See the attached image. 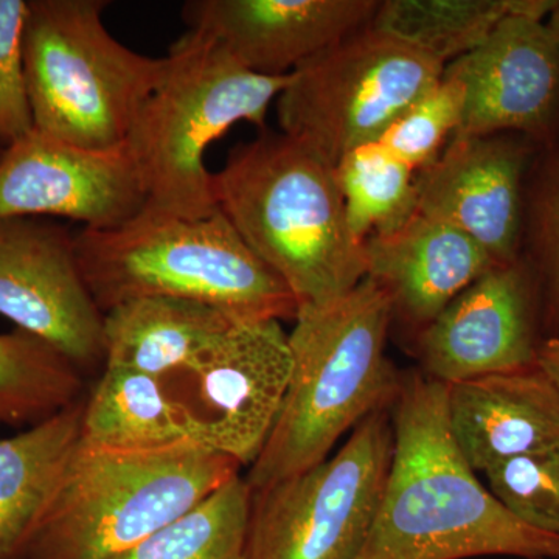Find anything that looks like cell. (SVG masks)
Returning <instances> with one entry per match:
<instances>
[{
    "label": "cell",
    "mask_w": 559,
    "mask_h": 559,
    "mask_svg": "<svg viewBox=\"0 0 559 559\" xmlns=\"http://www.w3.org/2000/svg\"><path fill=\"white\" fill-rule=\"evenodd\" d=\"M448 385L401 373L393 451L358 559H559V536L528 527L477 479L452 437Z\"/></svg>",
    "instance_id": "cell-1"
},
{
    "label": "cell",
    "mask_w": 559,
    "mask_h": 559,
    "mask_svg": "<svg viewBox=\"0 0 559 559\" xmlns=\"http://www.w3.org/2000/svg\"><path fill=\"white\" fill-rule=\"evenodd\" d=\"M392 304L366 277L344 296L299 308L293 373L266 447L245 477L252 491L314 468L364 418L395 403L401 373L385 355Z\"/></svg>",
    "instance_id": "cell-2"
},
{
    "label": "cell",
    "mask_w": 559,
    "mask_h": 559,
    "mask_svg": "<svg viewBox=\"0 0 559 559\" xmlns=\"http://www.w3.org/2000/svg\"><path fill=\"white\" fill-rule=\"evenodd\" d=\"M216 207L294 294L299 308L344 296L367 277L334 167L283 132L230 151L212 173Z\"/></svg>",
    "instance_id": "cell-3"
},
{
    "label": "cell",
    "mask_w": 559,
    "mask_h": 559,
    "mask_svg": "<svg viewBox=\"0 0 559 559\" xmlns=\"http://www.w3.org/2000/svg\"><path fill=\"white\" fill-rule=\"evenodd\" d=\"M81 274L103 312L140 297L200 301L240 320H296L299 301L221 210L201 218L143 207L112 229L75 234Z\"/></svg>",
    "instance_id": "cell-4"
},
{
    "label": "cell",
    "mask_w": 559,
    "mask_h": 559,
    "mask_svg": "<svg viewBox=\"0 0 559 559\" xmlns=\"http://www.w3.org/2000/svg\"><path fill=\"white\" fill-rule=\"evenodd\" d=\"M198 444L154 452L79 447L17 559H112L178 521L240 476Z\"/></svg>",
    "instance_id": "cell-5"
},
{
    "label": "cell",
    "mask_w": 559,
    "mask_h": 559,
    "mask_svg": "<svg viewBox=\"0 0 559 559\" xmlns=\"http://www.w3.org/2000/svg\"><path fill=\"white\" fill-rule=\"evenodd\" d=\"M165 60L164 75L140 108L124 148L145 191V209L201 218L218 210L205 151L240 121L264 128L290 73L250 72L197 31L183 33Z\"/></svg>",
    "instance_id": "cell-6"
},
{
    "label": "cell",
    "mask_w": 559,
    "mask_h": 559,
    "mask_svg": "<svg viewBox=\"0 0 559 559\" xmlns=\"http://www.w3.org/2000/svg\"><path fill=\"white\" fill-rule=\"evenodd\" d=\"M105 0H31L24 66L35 130L92 151L123 148L165 57L128 49L103 22Z\"/></svg>",
    "instance_id": "cell-7"
},
{
    "label": "cell",
    "mask_w": 559,
    "mask_h": 559,
    "mask_svg": "<svg viewBox=\"0 0 559 559\" xmlns=\"http://www.w3.org/2000/svg\"><path fill=\"white\" fill-rule=\"evenodd\" d=\"M444 69L369 25L290 73L277 98L280 128L336 167L349 151L380 140Z\"/></svg>",
    "instance_id": "cell-8"
},
{
    "label": "cell",
    "mask_w": 559,
    "mask_h": 559,
    "mask_svg": "<svg viewBox=\"0 0 559 559\" xmlns=\"http://www.w3.org/2000/svg\"><path fill=\"white\" fill-rule=\"evenodd\" d=\"M392 407L314 468L252 491L245 559H358L393 451Z\"/></svg>",
    "instance_id": "cell-9"
},
{
    "label": "cell",
    "mask_w": 559,
    "mask_h": 559,
    "mask_svg": "<svg viewBox=\"0 0 559 559\" xmlns=\"http://www.w3.org/2000/svg\"><path fill=\"white\" fill-rule=\"evenodd\" d=\"M293 373L289 334L275 319L237 320L167 380L194 443L250 468L270 440Z\"/></svg>",
    "instance_id": "cell-10"
},
{
    "label": "cell",
    "mask_w": 559,
    "mask_h": 559,
    "mask_svg": "<svg viewBox=\"0 0 559 559\" xmlns=\"http://www.w3.org/2000/svg\"><path fill=\"white\" fill-rule=\"evenodd\" d=\"M0 314L83 373L105 366V312L92 297L75 234L35 216L0 221Z\"/></svg>",
    "instance_id": "cell-11"
},
{
    "label": "cell",
    "mask_w": 559,
    "mask_h": 559,
    "mask_svg": "<svg viewBox=\"0 0 559 559\" xmlns=\"http://www.w3.org/2000/svg\"><path fill=\"white\" fill-rule=\"evenodd\" d=\"M535 275L521 257L462 290L415 336L419 370L450 385L535 366L543 344Z\"/></svg>",
    "instance_id": "cell-12"
},
{
    "label": "cell",
    "mask_w": 559,
    "mask_h": 559,
    "mask_svg": "<svg viewBox=\"0 0 559 559\" xmlns=\"http://www.w3.org/2000/svg\"><path fill=\"white\" fill-rule=\"evenodd\" d=\"M145 204L124 146L84 150L33 130L0 154V221L58 216L112 229Z\"/></svg>",
    "instance_id": "cell-13"
},
{
    "label": "cell",
    "mask_w": 559,
    "mask_h": 559,
    "mask_svg": "<svg viewBox=\"0 0 559 559\" xmlns=\"http://www.w3.org/2000/svg\"><path fill=\"white\" fill-rule=\"evenodd\" d=\"M530 142L521 134L454 135L415 176L417 212L462 230L500 266L520 260Z\"/></svg>",
    "instance_id": "cell-14"
},
{
    "label": "cell",
    "mask_w": 559,
    "mask_h": 559,
    "mask_svg": "<svg viewBox=\"0 0 559 559\" xmlns=\"http://www.w3.org/2000/svg\"><path fill=\"white\" fill-rule=\"evenodd\" d=\"M465 84L454 135L521 134L550 145L559 123V46L546 22L511 14L484 44L447 66Z\"/></svg>",
    "instance_id": "cell-15"
},
{
    "label": "cell",
    "mask_w": 559,
    "mask_h": 559,
    "mask_svg": "<svg viewBox=\"0 0 559 559\" xmlns=\"http://www.w3.org/2000/svg\"><path fill=\"white\" fill-rule=\"evenodd\" d=\"M377 0H191L189 31L205 33L235 61L264 76H285L320 51L369 27Z\"/></svg>",
    "instance_id": "cell-16"
},
{
    "label": "cell",
    "mask_w": 559,
    "mask_h": 559,
    "mask_svg": "<svg viewBox=\"0 0 559 559\" xmlns=\"http://www.w3.org/2000/svg\"><path fill=\"white\" fill-rule=\"evenodd\" d=\"M364 249L367 277L388 294L393 320L415 334L462 290L500 266L468 235L418 212L392 234L369 238Z\"/></svg>",
    "instance_id": "cell-17"
},
{
    "label": "cell",
    "mask_w": 559,
    "mask_h": 559,
    "mask_svg": "<svg viewBox=\"0 0 559 559\" xmlns=\"http://www.w3.org/2000/svg\"><path fill=\"white\" fill-rule=\"evenodd\" d=\"M447 412L476 473L559 443V388L538 362L448 385Z\"/></svg>",
    "instance_id": "cell-18"
},
{
    "label": "cell",
    "mask_w": 559,
    "mask_h": 559,
    "mask_svg": "<svg viewBox=\"0 0 559 559\" xmlns=\"http://www.w3.org/2000/svg\"><path fill=\"white\" fill-rule=\"evenodd\" d=\"M240 319L210 305L140 297L105 312V367L171 380Z\"/></svg>",
    "instance_id": "cell-19"
},
{
    "label": "cell",
    "mask_w": 559,
    "mask_h": 559,
    "mask_svg": "<svg viewBox=\"0 0 559 559\" xmlns=\"http://www.w3.org/2000/svg\"><path fill=\"white\" fill-rule=\"evenodd\" d=\"M80 443L112 452H154L197 444L189 417L167 382L120 367H105L84 400Z\"/></svg>",
    "instance_id": "cell-20"
},
{
    "label": "cell",
    "mask_w": 559,
    "mask_h": 559,
    "mask_svg": "<svg viewBox=\"0 0 559 559\" xmlns=\"http://www.w3.org/2000/svg\"><path fill=\"white\" fill-rule=\"evenodd\" d=\"M83 403L0 440V559H17L79 447Z\"/></svg>",
    "instance_id": "cell-21"
},
{
    "label": "cell",
    "mask_w": 559,
    "mask_h": 559,
    "mask_svg": "<svg viewBox=\"0 0 559 559\" xmlns=\"http://www.w3.org/2000/svg\"><path fill=\"white\" fill-rule=\"evenodd\" d=\"M557 0H385L370 27L444 66L466 57L511 14L544 21Z\"/></svg>",
    "instance_id": "cell-22"
},
{
    "label": "cell",
    "mask_w": 559,
    "mask_h": 559,
    "mask_svg": "<svg viewBox=\"0 0 559 559\" xmlns=\"http://www.w3.org/2000/svg\"><path fill=\"white\" fill-rule=\"evenodd\" d=\"M83 373L27 331L0 334V426L39 425L79 403Z\"/></svg>",
    "instance_id": "cell-23"
},
{
    "label": "cell",
    "mask_w": 559,
    "mask_h": 559,
    "mask_svg": "<svg viewBox=\"0 0 559 559\" xmlns=\"http://www.w3.org/2000/svg\"><path fill=\"white\" fill-rule=\"evenodd\" d=\"M356 240L392 234L417 213V173L377 140L345 154L334 167Z\"/></svg>",
    "instance_id": "cell-24"
},
{
    "label": "cell",
    "mask_w": 559,
    "mask_h": 559,
    "mask_svg": "<svg viewBox=\"0 0 559 559\" xmlns=\"http://www.w3.org/2000/svg\"><path fill=\"white\" fill-rule=\"evenodd\" d=\"M252 489L237 476L178 521L112 559H245Z\"/></svg>",
    "instance_id": "cell-25"
},
{
    "label": "cell",
    "mask_w": 559,
    "mask_h": 559,
    "mask_svg": "<svg viewBox=\"0 0 559 559\" xmlns=\"http://www.w3.org/2000/svg\"><path fill=\"white\" fill-rule=\"evenodd\" d=\"M525 194L522 257L535 275L544 340H559V134Z\"/></svg>",
    "instance_id": "cell-26"
},
{
    "label": "cell",
    "mask_w": 559,
    "mask_h": 559,
    "mask_svg": "<svg viewBox=\"0 0 559 559\" xmlns=\"http://www.w3.org/2000/svg\"><path fill=\"white\" fill-rule=\"evenodd\" d=\"M465 102V84L447 68L439 83L393 121L380 142L418 173L440 156L448 140L459 131Z\"/></svg>",
    "instance_id": "cell-27"
},
{
    "label": "cell",
    "mask_w": 559,
    "mask_h": 559,
    "mask_svg": "<svg viewBox=\"0 0 559 559\" xmlns=\"http://www.w3.org/2000/svg\"><path fill=\"white\" fill-rule=\"evenodd\" d=\"M485 476L489 491L513 516L559 536V443L506 460Z\"/></svg>",
    "instance_id": "cell-28"
},
{
    "label": "cell",
    "mask_w": 559,
    "mask_h": 559,
    "mask_svg": "<svg viewBox=\"0 0 559 559\" xmlns=\"http://www.w3.org/2000/svg\"><path fill=\"white\" fill-rule=\"evenodd\" d=\"M28 2L0 0V150L35 130L24 66Z\"/></svg>",
    "instance_id": "cell-29"
},
{
    "label": "cell",
    "mask_w": 559,
    "mask_h": 559,
    "mask_svg": "<svg viewBox=\"0 0 559 559\" xmlns=\"http://www.w3.org/2000/svg\"><path fill=\"white\" fill-rule=\"evenodd\" d=\"M538 366L559 388V340H544L538 352Z\"/></svg>",
    "instance_id": "cell-30"
},
{
    "label": "cell",
    "mask_w": 559,
    "mask_h": 559,
    "mask_svg": "<svg viewBox=\"0 0 559 559\" xmlns=\"http://www.w3.org/2000/svg\"><path fill=\"white\" fill-rule=\"evenodd\" d=\"M547 31L550 32V35L554 36V39L557 40L559 46V2L558 5L555 7L554 11L549 14V21L546 22Z\"/></svg>",
    "instance_id": "cell-31"
},
{
    "label": "cell",
    "mask_w": 559,
    "mask_h": 559,
    "mask_svg": "<svg viewBox=\"0 0 559 559\" xmlns=\"http://www.w3.org/2000/svg\"><path fill=\"white\" fill-rule=\"evenodd\" d=\"M0 154H2V150H0Z\"/></svg>",
    "instance_id": "cell-32"
}]
</instances>
